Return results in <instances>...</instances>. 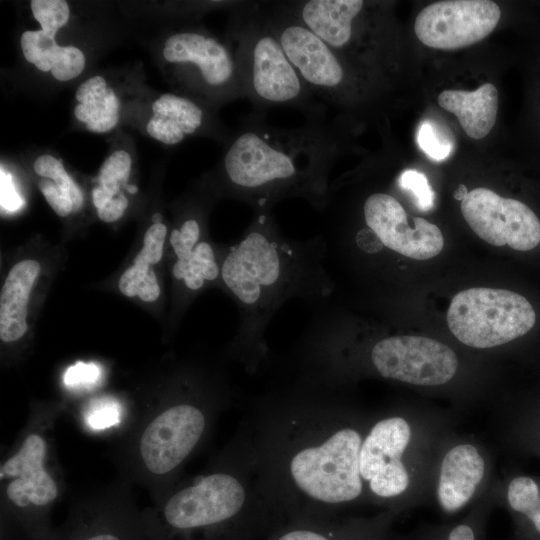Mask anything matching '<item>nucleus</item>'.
<instances>
[{"instance_id": "1", "label": "nucleus", "mask_w": 540, "mask_h": 540, "mask_svg": "<svg viewBox=\"0 0 540 540\" xmlns=\"http://www.w3.org/2000/svg\"><path fill=\"white\" fill-rule=\"evenodd\" d=\"M221 280L239 307L235 343L253 361L265 352L266 329L287 301L300 298L312 308L335 292L321 237H288L272 212L254 213L242 238L227 248Z\"/></svg>"}, {"instance_id": "2", "label": "nucleus", "mask_w": 540, "mask_h": 540, "mask_svg": "<svg viewBox=\"0 0 540 540\" xmlns=\"http://www.w3.org/2000/svg\"><path fill=\"white\" fill-rule=\"evenodd\" d=\"M265 118L251 111L229 139L221 164L228 192L254 213L272 212L289 198H302L318 212L342 149L340 124L324 118L282 128Z\"/></svg>"}, {"instance_id": "3", "label": "nucleus", "mask_w": 540, "mask_h": 540, "mask_svg": "<svg viewBox=\"0 0 540 540\" xmlns=\"http://www.w3.org/2000/svg\"><path fill=\"white\" fill-rule=\"evenodd\" d=\"M61 407L36 406L0 463L1 530L23 540H47L65 482L55 445Z\"/></svg>"}, {"instance_id": "4", "label": "nucleus", "mask_w": 540, "mask_h": 540, "mask_svg": "<svg viewBox=\"0 0 540 540\" xmlns=\"http://www.w3.org/2000/svg\"><path fill=\"white\" fill-rule=\"evenodd\" d=\"M230 38L244 99L252 112L291 107L306 120L327 118V107L307 87L270 27L261 1H238L233 7Z\"/></svg>"}, {"instance_id": "5", "label": "nucleus", "mask_w": 540, "mask_h": 540, "mask_svg": "<svg viewBox=\"0 0 540 540\" xmlns=\"http://www.w3.org/2000/svg\"><path fill=\"white\" fill-rule=\"evenodd\" d=\"M245 500L242 483L224 471L169 487L142 510L148 540H220Z\"/></svg>"}, {"instance_id": "6", "label": "nucleus", "mask_w": 540, "mask_h": 540, "mask_svg": "<svg viewBox=\"0 0 540 540\" xmlns=\"http://www.w3.org/2000/svg\"><path fill=\"white\" fill-rule=\"evenodd\" d=\"M536 322L531 303L504 289L472 287L457 293L447 311L451 333L473 348H492L528 333Z\"/></svg>"}, {"instance_id": "7", "label": "nucleus", "mask_w": 540, "mask_h": 540, "mask_svg": "<svg viewBox=\"0 0 540 540\" xmlns=\"http://www.w3.org/2000/svg\"><path fill=\"white\" fill-rule=\"evenodd\" d=\"M360 434L344 428L318 445L299 450L291 460L296 486L310 498L329 504L352 501L362 492Z\"/></svg>"}, {"instance_id": "8", "label": "nucleus", "mask_w": 540, "mask_h": 540, "mask_svg": "<svg viewBox=\"0 0 540 540\" xmlns=\"http://www.w3.org/2000/svg\"><path fill=\"white\" fill-rule=\"evenodd\" d=\"M129 486L121 479L81 497L47 540H148Z\"/></svg>"}, {"instance_id": "9", "label": "nucleus", "mask_w": 540, "mask_h": 540, "mask_svg": "<svg viewBox=\"0 0 540 540\" xmlns=\"http://www.w3.org/2000/svg\"><path fill=\"white\" fill-rule=\"evenodd\" d=\"M364 227L358 229L372 241L367 255L387 248L402 256L427 260L444 247L440 229L424 218L410 216L391 194L374 192L362 204Z\"/></svg>"}, {"instance_id": "10", "label": "nucleus", "mask_w": 540, "mask_h": 540, "mask_svg": "<svg viewBox=\"0 0 540 540\" xmlns=\"http://www.w3.org/2000/svg\"><path fill=\"white\" fill-rule=\"evenodd\" d=\"M370 359L382 377L421 386L447 383L458 367L451 348L422 336L382 338L373 345Z\"/></svg>"}, {"instance_id": "11", "label": "nucleus", "mask_w": 540, "mask_h": 540, "mask_svg": "<svg viewBox=\"0 0 540 540\" xmlns=\"http://www.w3.org/2000/svg\"><path fill=\"white\" fill-rule=\"evenodd\" d=\"M470 228L494 246L529 251L540 243V220L523 202L505 198L488 188H475L461 201Z\"/></svg>"}, {"instance_id": "12", "label": "nucleus", "mask_w": 540, "mask_h": 540, "mask_svg": "<svg viewBox=\"0 0 540 540\" xmlns=\"http://www.w3.org/2000/svg\"><path fill=\"white\" fill-rule=\"evenodd\" d=\"M501 17L499 6L490 0H446L429 4L417 15V38L434 49L454 50L487 37Z\"/></svg>"}, {"instance_id": "13", "label": "nucleus", "mask_w": 540, "mask_h": 540, "mask_svg": "<svg viewBox=\"0 0 540 540\" xmlns=\"http://www.w3.org/2000/svg\"><path fill=\"white\" fill-rule=\"evenodd\" d=\"M164 59L191 68L206 86L227 100L244 98L232 50L207 34L181 31L170 35L163 46Z\"/></svg>"}, {"instance_id": "14", "label": "nucleus", "mask_w": 540, "mask_h": 540, "mask_svg": "<svg viewBox=\"0 0 540 540\" xmlns=\"http://www.w3.org/2000/svg\"><path fill=\"white\" fill-rule=\"evenodd\" d=\"M484 470V460L474 446L453 447L445 455L440 469L437 487L440 505L448 512L460 509L473 496Z\"/></svg>"}, {"instance_id": "15", "label": "nucleus", "mask_w": 540, "mask_h": 540, "mask_svg": "<svg viewBox=\"0 0 540 540\" xmlns=\"http://www.w3.org/2000/svg\"><path fill=\"white\" fill-rule=\"evenodd\" d=\"M40 265L24 260L9 271L0 295V338L5 343L19 340L27 331V304Z\"/></svg>"}, {"instance_id": "16", "label": "nucleus", "mask_w": 540, "mask_h": 540, "mask_svg": "<svg viewBox=\"0 0 540 540\" xmlns=\"http://www.w3.org/2000/svg\"><path fill=\"white\" fill-rule=\"evenodd\" d=\"M439 105L457 117L465 133L473 139L484 138L493 128L498 110V92L492 83L476 90H444Z\"/></svg>"}, {"instance_id": "17", "label": "nucleus", "mask_w": 540, "mask_h": 540, "mask_svg": "<svg viewBox=\"0 0 540 540\" xmlns=\"http://www.w3.org/2000/svg\"><path fill=\"white\" fill-rule=\"evenodd\" d=\"M153 116L146 130L154 139L175 145L204 125L205 113L193 100L170 93L162 94L152 104Z\"/></svg>"}, {"instance_id": "18", "label": "nucleus", "mask_w": 540, "mask_h": 540, "mask_svg": "<svg viewBox=\"0 0 540 540\" xmlns=\"http://www.w3.org/2000/svg\"><path fill=\"white\" fill-rule=\"evenodd\" d=\"M410 436V426L401 417H391L376 423L362 441L361 478L369 482L383 468L401 460Z\"/></svg>"}, {"instance_id": "19", "label": "nucleus", "mask_w": 540, "mask_h": 540, "mask_svg": "<svg viewBox=\"0 0 540 540\" xmlns=\"http://www.w3.org/2000/svg\"><path fill=\"white\" fill-rule=\"evenodd\" d=\"M120 102L114 90L101 86L92 91L74 108V116L95 133H105L114 128L119 120Z\"/></svg>"}, {"instance_id": "20", "label": "nucleus", "mask_w": 540, "mask_h": 540, "mask_svg": "<svg viewBox=\"0 0 540 540\" xmlns=\"http://www.w3.org/2000/svg\"><path fill=\"white\" fill-rule=\"evenodd\" d=\"M221 266L212 244L200 241L186 262H175L172 273L175 279L184 282L188 290L198 291L206 282L221 279Z\"/></svg>"}, {"instance_id": "21", "label": "nucleus", "mask_w": 540, "mask_h": 540, "mask_svg": "<svg viewBox=\"0 0 540 540\" xmlns=\"http://www.w3.org/2000/svg\"><path fill=\"white\" fill-rule=\"evenodd\" d=\"M84 67L85 56L79 48L57 45L36 68L50 71L58 81H69L80 75Z\"/></svg>"}, {"instance_id": "22", "label": "nucleus", "mask_w": 540, "mask_h": 540, "mask_svg": "<svg viewBox=\"0 0 540 540\" xmlns=\"http://www.w3.org/2000/svg\"><path fill=\"white\" fill-rule=\"evenodd\" d=\"M119 289L128 297L139 296L146 302L155 301L160 295L154 271L143 264H134L122 274Z\"/></svg>"}, {"instance_id": "23", "label": "nucleus", "mask_w": 540, "mask_h": 540, "mask_svg": "<svg viewBox=\"0 0 540 540\" xmlns=\"http://www.w3.org/2000/svg\"><path fill=\"white\" fill-rule=\"evenodd\" d=\"M131 164V156L127 151H114L105 159L100 168V187L112 196L118 195L121 192V186L127 184Z\"/></svg>"}, {"instance_id": "24", "label": "nucleus", "mask_w": 540, "mask_h": 540, "mask_svg": "<svg viewBox=\"0 0 540 540\" xmlns=\"http://www.w3.org/2000/svg\"><path fill=\"white\" fill-rule=\"evenodd\" d=\"M30 7L42 30L54 37L69 20L70 9L64 0H32Z\"/></svg>"}, {"instance_id": "25", "label": "nucleus", "mask_w": 540, "mask_h": 540, "mask_svg": "<svg viewBox=\"0 0 540 540\" xmlns=\"http://www.w3.org/2000/svg\"><path fill=\"white\" fill-rule=\"evenodd\" d=\"M408 484L409 476L401 460L386 466L369 481L372 492L380 497L397 496Z\"/></svg>"}, {"instance_id": "26", "label": "nucleus", "mask_w": 540, "mask_h": 540, "mask_svg": "<svg viewBox=\"0 0 540 540\" xmlns=\"http://www.w3.org/2000/svg\"><path fill=\"white\" fill-rule=\"evenodd\" d=\"M417 143L428 157L436 161L448 158L453 150L452 140L432 121L420 125Z\"/></svg>"}, {"instance_id": "27", "label": "nucleus", "mask_w": 540, "mask_h": 540, "mask_svg": "<svg viewBox=\"0 0 540 540\" xmlns=\"http://www.w3.org/2000/svg\"><path fill=\"white\" fill-rule=\"evenodd\" d=\"M201 226L197 219L188 218L179 228L172 230L170 243L177 256V261L186 262L192 255L193 249L200 242Z\"/></svg>"}, {"instance_id": "28", "label": "nucleus", "mask_w": 540, "mask_h": 540, "mask_svg": "<svg viewBox=\"0 0 540 540\" xmlns=\"http://www.w3.org/2000/svg\"><path fill=\"white\" fill-rule=\"evenodd\" d=\"M398 185L402 190L412 193L420 210L429 211L433 208L435 194L425 174L412 169L405 170L398 178Z\"/></svg>"}, {"instance_id": "29", "label": "nucleus", "mask_w": 540, "mask_h": 540, "mask_svg": "<svg viewBox=\"0 0 540 540\" xmlns=\"http://www.w3.org/2000/svg\"><path fill=\"white\" fill-rule=\"evenodd\" d=\"M20 44L25 59L37 67L57 46L55 37L45 31H25L21 35Z\"/></svg>"}, {"instance_id": "30", "label": "nucleus", "mask_w": 540, "mask_h": 540, "mask_svg": "<svg viewBox=\"0 0 540 540\" xmlns=\"http://www.w3.org/2000/svg\"><path fill=\"white\" fill-rule=\"evenodd\" d=\"M167 227L163 223L153 224L144 235V245L134 259V264L152 265L158 263L163 255V245Z\"/></svg>"}, {"instance_id": "31", "label": "nucleus", "mask_w": 540, "mask_h": 540, "mask_svg": "<svg viewBox=\"0 0 540 540\" xmlns=\"http://www.w3.org/2000/svg\"><path fill=\"white\" fill-rule=\"evenodd\" d=\"M38 186L45 200L57 215L65 217L73 211V203L69 195L53 180L42 178L39 180Z\"/></svg>"}, {"instance_id": "32", "label": "nucleus", "mask_w": 540, "mask_h": 540, "mask_svg": "<svg viewBox=\"0 0 540 540\" xmlns=\"http://www.w3.org/2000/svg\"><path fill=\"white\" fill-rule=\"evenodd\" d=\"M100 377V368L93 363L77 362L69 367L64 376V382L69 387L88 386Z\"/></svg>"}, {"instance_id": "33", "label": "nucleus", "mask_w": 540, "mask_h": 540, "mask_svg": "<svg viewBox=\"0 0 540 540\" xmlns=\"http://www.w3.org/2000/svg\"><path fill=\"white\" fill-rule=\"evenodd\" d=\"M33 168L37 175L51 180H55L66 172L62 162L48 154L39 156Z\"/></svg>"}, {"instance_id": "34", "label": "nucleus", "mask_w": 540, "mask_h": 540, "mask_svg": "<svg viewBox=\"0 0 540 540\" xmlns=\"http://www.w3.org/2000/svg\"><path fill=\"white\" fill-rule=\"evenodd\" d=\"M118 411L115 406L102 404L94 408L89 415V425L94 429H103L117 422Z\"/></svg>"}, {"instance_id": "35", "label": "nucleus", "mask_w": 540, "mask_h": 540, "mask_svg": "<svg viewBox=\"0 0 540 540\" xmlns=\"http://www.w3.org/2000/svg\"><path fill=\"white\" fill-rule=\"evenodd\" d=\"M128 207V199L120 192L104 207L97 210L98 217L104 222H114L118 220Z\"/></svg>"}, {"instance_id": "36", "label": "nucleus", "mask_w": 540, "mask_h": 540, "mask_svg": "<svg viewBox=\"0 0 540 540\" xmlns=\"http://www.w3.org/2000/svg\"><path fill=\"white\" fill-rule=\"evenodd\" d=\"M275 540H333L326 534L310 529V528H296L289 530L280 535Z\"/></svg>"}, {"instance_id": "37", "label": "nucleus", "mask_w": 540, "mask_h": 540, "mask_svg": "<svg viewBox=\"0 0 540 540\" xmlns=\"http://www.w3.org/2000/svg\"><path fill=\"white\" fill-rule=\"evenodd\" d=\"M1 204L7 210H16L21 206V200L16 194L12 183L1 174Z\"/></svg>"}, {"instance_id": "38", "label": "nucleus", "mask_w": 540, "mask_h": 540, "mask_svg": "<svg viewBox=\"0 0 540 540\" xmlns=\"http://www.w3.org/2000/svg\"><path fill=\"white\" fill-rule=\"evenodd\" d=\"M520 512L525 514L540 532V496L539 492L534 493L521 507Z\"/></svg>"}, {"instance_id": "39", "label": "nucleus", "mask_w": 540, "mask_h": 540, "mask_svg": "<svg viewBox=\"0 0 540 540\" xmlns=\"http://www.w3.org/2000/svg\"><path fill=\"white\" fill-rule=\"evenodd\" d=\"M107 85L102 76H94L84 81L76 90L75 98L80 103L95 89Z\"/></svg>"}, {"instance_id": "40", "label": "nucleus", "mask_w": 540, "mask_h": 540, "mask_svg": "<svg viewBox=\"0 0 540 540\" xmlns=\"http://www.w3.org/2000/svg\"><path fill=\"white\" fill-rule=\"evenodd\" d=\"M449 540H474V533L469 526L459 525L450 532Z\"/></svg>"}, {"instance_id": "41", "label": "nucleus", "mask_w": 540, "mask_h": 540, "mask_svg": "<svg viewBox=\"0 0 540 540\" xmlns=\"http://www.w3.org/2000/svg\"><path fill=\"white\" fill-rule=\"evenodd\" d=\"M114 197L115 196H112L111 194L107 193L101 187L95 188L93 190V192H92L93 203H94L95 207L97 208V210L104 207Z\"/></svg>"}, {"instance_id": "42", "label": "nucleus", "mask_w": 540, "mask_h": 540, "mask_svg": "<svg viewBox=\"0 0 540 540\" xmlns=\"http://www.w3.org/2000/svg\"><path fill=\"white\" fill-rule=\"evenodd\" d=\"M468 194V191L464 185H459L457 191L454 194V197L458 200H463L465 196Z\"/></svg>"}, {"instance_id": "43", "label": "nucleus", "mask_w": 540, "mask_h": 540, "mask_svg": "<svg viewBox=\"0 0 540 540\" xmlns=\"http://www.w3.org/2000/svg\"><path fill=\"white\" fill-rule=\"evenodd\" d=\"M152 221L154 224H159L162 221V215L160 213H155L152 216Z\"/></svg>"}, {"instance_id": "44", "label": "nucleus", "mask_w": 540, "mask_h": 540, "mask_svg": "<svg viewBox=\"0 0 540 540\" xmlns=\"http://www.w3.org/2000/svg\"><path fill=\"white\" fill-rule=\"evenodd\" d=\"M124 188L129 192V193H136L138 191V188L135 186V185H129V184H126L124 186Z\"/></svg>"}]
</instances>
